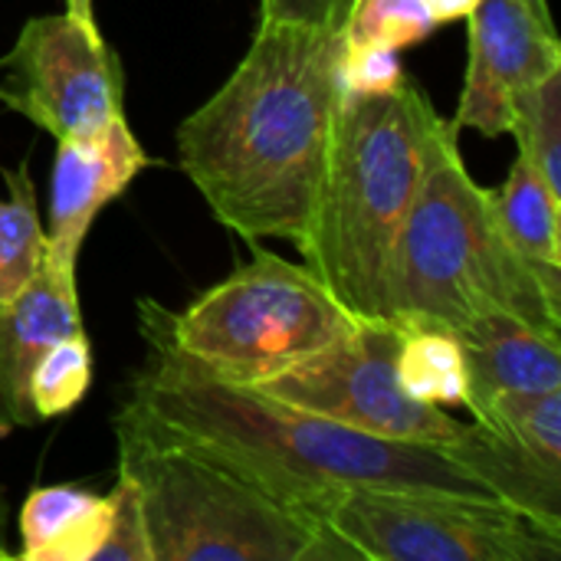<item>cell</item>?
I'll return each mask as SVG.
<instances>
[{
    "label": "cell",
    "instance_id": "cell-1",
    "mask_svg": "<svg viewBox=\"0 0 561 561\" xmlns=\"http://www.w3.org/2000/svg\"><path fill=\"white\" fill-rule=\"evenodd\" d=\"M342 33L260 20L230 79L178 125V164L250 243H299L345 102Z\"/></svg>",
    "mask_w": 561,
    "mask_h": 561
},
{
    "label": "cell",
    "instance_id": "cell-2",
    "mask_svg": "<svg viewBox=\"0 0 561 561\" xmlns=\"http://www.w3.org/2000/svg\"><path fill=\"white\" fill-rule=\"evenodd\" d=\"M128 408L312 519L335 493L355 486L496 500L437 447L371 437L253 388L201 381L154 365L135 381Z\"/></svg>",
    "mask_w": 561,
    "mask_h": 561
},
{
    "label": "cell",
    "instance_id": "cell-3",
    "mask_svg": "<svg viewBox=\"0 0 561 561\" xmlns=\"http://www.w3.org/2000/svg\"><path fill=\"white\" fill-rule=\"evenodd\" d=\"M447 128L450 118L411 76L381 95H345L339 108L319 197L296 247L358 319H385L394 243Z\"/></svg>",
    "mask_w": 561,
    "mask_h": 561
},
{
    "label": "cell",
    "instance_id": "cell-4",
    "mask_svg": "<svg viewBox=\"0 0 561 561\" xmlns=\"http://www.w3.org/2000/svg\"><path fill=\"white\" fill-rule=\"evenodd\" d=\"M457 128L437 141L394 243L385 319L460 329L483 312H510L561 339V273L529 263L500 227L493 191L460 154Z\"/></svg>",
    "mask_w": 561,
    "mask_h": 561
},
{
    "label": "cell",
    "instance_id": "cell-5",
    "mask_svg": "<svg viewBox=\"0 0 561 561\" xmlns=\"http://www.w3.org/2000/svg\"><path fill=\"white\" fill-rule=\"evenodd\" d=\"M138 316L158 368L237 388H256L296 368L362 322L306 263L260 247L247 266L181 312L141 299Z\"/></svg>",
    "mask_w": 561,
    "mask_h": 561
},
{
    "label": "cell",
    "instance_id": "cell-6",
    "mask_svg": "<svg viewBox=\"0 0 561 561\" xmlns=\"http://www.w3.org/2000/svg\"><path fill=\"white\" fill-rule=\"evenodd\" d=\"M115 437L118 473L141 500L151 561H358L329 526L161 434L128 404Z\"/></svg>",
    "mask_w": 561,
    "mask_h": 561
},
{
    "label": "cell",
    "instance_id": "cell-7",
    "mask_svg": "<svg viewBox=\"0 0 561 561\" xmlns=\"http://www.w3.org/2000/svg\"><path fill=\"white\" fill-rule=\"evenodd\" d=\"M358 561H559L561 539L500 500L355 486L319 506Z\"/></svg>",
    "mask_w": 561,
    "mask_h": 561
},
{
    "label": "cell",
    "instance_id": "cell-8",
    "mask_svg": "<svg viewBox=\"0 0 561 561\" xmlns=\"http://www.w3.org/2000/svg\"><path fill=\"white\" fill-rule=\"evenodd\" d=\"M394 355L398 325L385 319H362L345 339L253 391L371 437L437 450L450 447L467 424L450 417L447 408L408 398L398 381Z\"/></svg>",
    "mask_w": 561,
    "mask_h": 561
},
{
    "label": "cell",
    "instance_id": "cell-9",
    "mask_svg": "<svg viewBox=\"0 0 561 561\" xmlns=\"http://www.w3.org/2000/svg\"><path fill=\"white\" fill-rule=\"evenodd\" d=\"M10 82L0 102L59 138L95 135L122 118V66L99 26L72 13L30 16L3 56Z\"/></svg>",
    "mask_w": 561,
    "mask_h": 561
},
{
    "label": "cell",
    "instance_id": "cell-10",
    "mask_svg": "<svg viewBox=\"0 0 561 561\" xmlns=\"http://www.w3.org/2000/svg\"><path fill=\"white\" fill-rule=\"evenodd\" d=\"M467 23V76L450 125L500 138L510 135L513 99L561 69L559 36L526 0H480Z\"/></svg>",
    "mask_w": 561,
    "mask_h": 561
},
{
    "label": "cell",
    "instance_id": "cell-11",
    "mask_svg": "<svg viewBox=\"0 0 561 561\" xmlns=\"http://www.w3.org/2000/svg\"><path fill=\"white\" fill-rule=\"evenodd\" d=\"M145 168L148 154L125 118H112L85 138H59L49 174L46 256L76 266L92 220Z\"/></svg>",
    "mask_w": 561,
    "mask_h": 561
},
{
    "label": "cell",
    "instance_id": "cell-12",
    "mask_svg": "<svg viewBox=\"0 0 561 561\" xmlns=\"http://www.w3.org/2000/svg\"><path fill=\"white\" fill-rule=\"evenodd\" d=\"M82 332L76 266L46 256L30 286L0 309V431L36 424L26 394L30 371L53 342Z\"/></svg>",
    "mask_w": 561,
    "mask_h": 561
},
{
    "label": "cell",
    "instance_id": "cell-13",
    "mask_svg": "<svg viewBox=\"0 0 561 561\" xmlns=\"http://www.w3.org/2000/svg\"><path fill=\"white\" fill-rule=\"evenodd\" d=\"M454 335L463 345L470 391H561V339L510 312H483Z\"/></svg>",
    "mask_w": 561,
    "mask_h": 561
},
{
    "label": "cell",
    "instance_id": "cell-14",
    "mask_svg": "<svg viewBox=\"0 0 561 561\" xmlns=\"http://www.w3.org/2000/svg\"><path fill=\"white\" fill-rule=\"evenodd\" d=\"M440 454L483 483L500 503L536 523L552 539H561V470L500 440L477 421L467 424L463 434Z\"/></svg>",
    "mask_w": 561,
    "mask_h": 561
},
{
    "label": "cell",
    "instance_id": "cell-15",
    "mask_svg": "<svg viewBox=\"0 0 561 561\" xmlns=\"http://www.w3.org/2000/svg\"><path fill=\"white\" fill-rule=\"evenodd\" d=\"M112 523V493L36 486L20 510L23 561H95Z\"/></svg>",
    "mask_w": 561,
    "mask_h": 561
},
{
    "label": "cell",
    "instance_id": "cell-16",
    "mask_svg": "<svg viewBox=\"0 0 561 561\" xmlns=\"http://www.w3.org/2000/svg\"><path fill=\"white\" fill-rule=\"evenodd\" d=\"M398 325V381L408 398L434 408H463L470 391L467 355L454 329L437 322H394Z\"/></svg>",
    "mask_w": 561,
    "mask_h": 561
},
{
    "label": "cell",
    "instance_id": "cell-17",
    "mask_svg": "<svg viewBox=\"0 0 561 561\" xmlns=\"http://www.w3.org/2000/svg\"><path fill=\"white\" fill-rule=\"evenodd\" d=\"M493 210L510 243L529 263L546 273H561V197L523 154L513 158L506 184L493 191Z\"/></svg>",
    "mask_w": 561,
    "mask_h": 561
},
{
    "label": "cell",
    "instance_id": "cell-18",
    "mask_svg": "<svg viewBox=\"0 0 561 561\" xmlns=\"http://www.w3.org/2000/svg\"><path fill=\"white\" fill-rule=\"evenodd\" d=\"M463 408L500 440L561 470V391H473Z\"/></svg>",
    "mask_w": 561,
    "mask_h": 561
},
{
    "label": "cell",
    "instance_id": "cell-19",
    "mask_svg": "<svg viewBox=\"0 0 561 561\" xmlns=\"http://www.w3.org/2000/svg\"><path fill=\"white\" fill-rule=\"evenodd\" d=\"M7 197H0V309L10 306L46 260V227L36 207V187L26 161L3 171Z\"/></svg>",
    "mask_w": 561,
    "mask_h": 561
},
{
    "label": "cell",
    "instance_id": "cell-20",
    "mask_svg": "<svg viewBox=\"0 0 561 561\" xmlns=\"http://www.w3.org/2000/svg\"><path fill=\"white\" fill-rule=\"evenodd\" d=\"M510 135L539 178L561 197V69L513 99Z\"/></svg>",
    "mask_w": 561,
    "mask_h": 561
},
{
    "label": "cell",
    "instance_id": "cell-21",
    "mask_svg": "<svg viewBox=\"0 0 561 561\" xmlns=\"http://www.w3.org/2000/svg\"><path fill=\"white\" fill-rule=\"evenodd\" d=\"M92 385V348L85 332L53 342L30 371V408L36 421L69 414Z\"/></svg>",
    "mask_w": 561,
    "mask_h": 561
},
{
    "label": "cell",
    "instance_id": "cell-22",
    "mask_svg": "<svg viewBox=\"0 0 561 561\" xmlns=\"http://www.w3.org/2000/svg\"><path fill=\"white\" fill-rule=\"evenodd\" d=\"M437 23L421 0H358L345 20V46H378V49H408L424 43Z\"/></svg>",
    "mask_w": 561,
    "mask_h": 561
},
{
    "label": "cell",
    "instance_id": "cell-23",
    "mask_svg": "<svg viewBox=\"0 0 561 561\" xmlns=\"http://www.w3.org/2000/svg\"><path fill=\"white\" fill-rule=\"evenodd\" d=\"M95 561H151L138 490L122 473H118V483L112 486V523H108V536Z\"/></svg>",
    "mask_w": 561,
    "mask_h": 561
},
{
    "label": "cell",
    "instance_id": "cell-24",
    "mask_svg": "<svg viewBox=\"0 0 561 561\" xmlns=\"http://www.w3.org/2000/svg\"><path fill=\"white\" fill-rule=\"evenodd\" d=\"M408 69L401 66L394 49L378 46H345L342 43V62L339 79L345 95H381L404 82Z\"/></svg>",
    "mask_w": 561,
    "mask_h": 561
},
{
    "label": "cell",
    "instance_id": "cell-25",
    "mask_svg": "<svg viewBox=\"0 0 561 561\" xmlns=\"http://www.w3.org/2000/svg\"><path fill=\"white\" fill-rule=\"evenodd\" d=\"M355 3L358 0H260V20L342 33Z\"/></svg>",
    "mask_w": 561,
    "mask_h": 561
},
{
    "label": "cell",
    "instance_id": "cell-26",
    "mask_svg": "<svg viewBox=\"0 0 561 561\" xmlns=\"http://www.w3.org/2000/svg\"><path fill=\"white\" fill-rule=\"evenodd\" d=\"M421 3L431 13V20L437 26H444V23H454V20H467L477 10L480 0H421Z\"/></svg>",
    "mask_w": 561,
    "mask_h": 561
},
{
    "label": "cell",
    "instance_id": "cell-27",
    "mask_svg": "<svg viewBox=\"0 0 561 561\" xmlns=\"http://www.w3.org/2000/svg\"><path fill=\"white\" fill-rule=\"evenodd\" d=\"M66 13H72L76 20L95 26V10H92V0H66Z\"/></svg>",
    "mask_w": 561,
    "mask_h": 561
},
{
    "label": "cell",
    "instance_id": "cell-28",
    "mask_svg": "<svg viewBox=\"0 0 561 561\" xmlns=\"http://www.w3.org/2000/svg\"><path fill=\"white\" fill-rule=\"evenodd\" d=\"M526 3H529L542 20H549V23H552V16H549V0H526Z\"/></svg>",
    "mask_w": 561,
    "mask_h": 561
},
{
    "label": "cell",
    "instance_id": "cell-29",
    "mask_svg": "<svg viewBox=\"0 0 561 561\" xmlns=\"http://www.w3.org/2000/svg\"><path fill=\"white\" fill-rule=\"evenodd\" d=\"M7 559H13V556H10L7 549H0V561H7Z\"/></svg>",
    "mask_w": 561,
    "mask_h": 561
}]
</instances>
